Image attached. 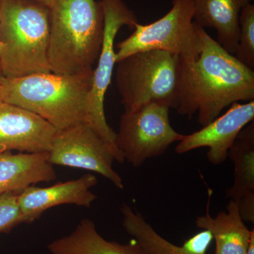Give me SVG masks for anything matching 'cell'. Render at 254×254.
I'll return each instance as SVG.
<instances>
[{
	"label": "cell",
	"instance_id": "9a60e30c",
	"mask_svg": "<svg viewBox=\"0 0 254 254\" xmlns=\"http://www.w3.org/2000/svg\"><path fill=\"white\" fill-rule=\"evenodd\" d=\"M251 0H194L193 22L205 29L214 28L217 42L231 55L236 53L240 16Z\"/></svg>",
	"mask_w": 254,
	"mask_h": 254
},
{
	"label": "cell",
	"instance_id": "3957f363",
	"mask_svg": "<svg viewBox=\"0 0 254 254\" xmlns=\"http://www.w3.org/2000/svg\"><path fill=\"white\" fill-rule=\"evenodd\" d=\"M50 10L52 72L71 75L93 71L104 32L100 1L55 0Z\"/></svg>",
	"mask_w": 254,
	"mask_h": 254
},
{
	"label": "cell",
	"instance_id": "8992f818",
	"mask_svg": "<svg viewBox=\"0 0 254 254\" xmlns=\"http://www.w3.org/2000/svg\"><path fill=\"white\" fill-rule=\"evenodd\" d=\"M168 14L150 24L137 23L133 32L118 45L116 63L148 50H164L179 55L182 63L198 59L201 38L193 21L194 0H173Z\"/></svg>",
	"mask_w": 254,
	"mask_h": 254
},
{
	"label": "cell",
	"instance_id": "ba28073f",
	"mask_svg": "<svg viewBox=\"0 0 254 254\" xmlns=\"http://www.w3.org/2000/svg\"><path fill=\"white\" fill-rule=\"evenodd\" d=\"M100 3L104 14V32L97 60L98 64L93 68L92 86L87 103L86 124L98 132L114 150L121 153L115 143L116 132L113 131L106 120L105 97L117 64L115 38L124 26L133 29L138 22L136 15L123 0H100Z\"/></svg>",
	"mask_w": 254,
	"mask_h": 254
},
{
	"label": "cell",
	"instance_id": "5b68a950",
	"mask_svg": "<svg viewBox=\"0 0 254 254\" xmlns=\"http://www.w3.org/2000/svg\"><path fill=\"white\" fill-rule=\"evenodd\" d=\"M117 87L125 112L150 103L177 109L181 99V58L164 50L139 52L119 62Z\"/></svg>",
	"mask_w": 254,
	"mask_h": 254
},
{
	"label": "cell",
	"instance_id": "7a4b0ae2",
	"mask_svg": "<svg viewBox=\"0 0 254 254\" xmlns=\"http://www.w3.org/2000/svg\"><path fill=\"white\" fill-rule=\"evenodd\" d=\"M93 71L36 73L0 81V100L36 114L58 131L86 123Z\"/></svg>",
	"mask_w": 254,
	"mask_h": 254
},
{
	"label": "cell",
	"instance_id": "d6986e66",
	"mask_svg": "<svg viewBox=\"0 0 254 254\" xmlns=\"http://www.w3.org/2000/svg\"><path fill=\"white\" fill-rule=\"evenodd\" d=\"M234 56L247 67L254 69V5L251 3L241 11L238 44Z\"/></svg>",
	"mask_w": 254,
	"mask_h": 254
},
{
	"label": "cell",
	"instance_id": "7c38bea8",
	"mask_svg": "<svg viewBox=\"0 0 254 254\" xmlns=\"http://www.w3.org/2000/svg\"><path fill=\"white\" fill-rule=\"evenodd\" d=\"M98 184V179L87 174L76 180L59 182L53 186H30L21 190L18 203L26 223L38 220L48 209L60 205L73 204L90 208L97 199L91 190Z\"/></svg>",
	"mask_w": 254,
	"mask_h": 254
},
{
	"label": "cell",
	"instance_id": "5bb4252c",
	"mask_svg": "<svg viewBox=\"0 0 254 254\" xmlns=\"http://www.w3.org/2000/svg\"><path fill=\"white\" fill-rule=\"evenodd\" d=\"M48 153H0V195L56 179Z\"/></svg>",
	"mask_w": 254,
	"mask_h": 254
},
{
	"label": "cell",
	"instance_id": "6da1fadb",
	"mask_svg": "<svg viewBox=\"0 0 254 254\" xmlns=\"http://www.w3.org/2000/svg\"><path fill=\"white\" fill-rule=\"evenodd\" d=\"M197 27L201 52L195 61L182 63L181 99L176 110L188 118L198 113V123L204 127L234 103L254 100V71Z\"/></svg>",
	"mask_w": 254,
	"mask_h": 254
},
{
	"label": "cell",
	"instance_id": "d4e9b609",
	"mask_svg": "<svg viewBox=\"0 0 254 254\" xmlns=\"http://www.w3.org/2000/svg\"><path fill=\"white\" fill-rule=\"evenodd\" d=\"M0 102H1V100H0Z\"/></svg>",
	"mask_w": 254,
	"mask_h": 254
},
{
	"label": "cell",
	"instance_id": "52a82bcc",
	"mask_svg": "<svg viewBox=\"0 0 254 254\" xmlns=\"http://www.w3.org/2000/svg\"><path fill=\"white\" fill-rule=\"evenodd\" d=\"M170 109L166 105L150 103L122 115L115 143L125 160L139 168L183 139L185 135L170 125Z\"/></svg>",
	"mask_w": 254,
	"mask_h": 254
},
{
	"label": "cell",
	"instance_id": "ac0fdd59",
	"mask_svg": "<svg viewBox=\"0 0 254 254\" xmlns=\"http://www.w3.org/2000/svg\"><path fill=\"white\" fill-rule=\"evenodd\" d=\"M228 158L234 165V182L226 195L237 203L246 195L254 193V121L240 132L229 150Z\"/></svg>",
	"mask_w": 254,
	"mask_h": 254
},
{
	"label": "cell",
	"instance_id": "603a6c76",
	"mask_svg": "<svg viewBox=\"0 0 254 254\" xmlns=\"http://www.w3.org/2000/svg\"><path fill=\"white\" fill-rule=\"evenodd\" d=\"M38 2H41L42 4L46 5V6H50V5L54 2L55 0H36Z\"/></svg>",
	"mask_w": 254,
	"mask_h": 254
},
{
	"label": "cell",
	"instance_id": "e0dca14e",
	"mask_svg": "<svg viewBox=\"0 0 254 254\" xmlns=\"http://www.w3.org/2000/svg\"><path fill=\"white\" fill-rule=\"evenodd\" d=\"M197 227L210 232L215 242V254H246L251 237L250 231L241 218L237 203L230 200L227 211L213 218L206 215L195 220Z\"/></svg>",
	"mask_w": 254,
	"mask_h": 254
},
{
	"label": "cell",
	"instance_id": "7402d4cb",
	"mask_svg": "<svg viewBox=\"0 0 254 254\" xmlns=\"http://www.w3.org/2000/svg\"><path fill=\"white\" fill-rule=\"evenodd\" d=\"M246 254H254V230H252V234L249 242L248 247H247V252Z\"/></svg>",
	"mask_w": 254,
	"mask_h": 254
},
{
	"label": "cell",
	"instance_id": "2e32d148",
	"mask_svg": "<svg viewBox=\"0 0 254 254\" xmlns=\"http://www.w3.org/2000/svg\"><path fill=\"white\" fill-rule=\"evenodd\" d=\"M48 249L51 254H145L134 239L125 245L105 240L89 219H83L71 234L53 241Z\"/></svg>",
	"mask_w": 254,
	"mask_h": 254
},
{
	"label": "cell",
	"instance_id": "277c9868",
	"mask_svg": "<svg viewBox=\"0 0 254 254\" xmlns=\"http://www.w3.org/2000/svg\"><path fill=\"white\" fill-rule=\"evenodd\" d=\"M49 6L36 0H0V64L3 77L52 72Z\"/></svg>",
	"mask_w": 254,
	"mask_h": 254
},
{
	"label": "cell",
	"instance_id": "30bf717a",
	"mask_svg": "<svg viewBox=\"0 0 254 254\" xmlns=\"http://www.w3.org/2000/svg\"><path fill=\"white\" fill-rule=\"evenodd\" d=\"M230 107L226 113L199 131L185 135L175 148V152L184 154L208 147V161L214 165L223 163L240 132L254 120V100L245 104L235 103Z\"/></svg>",
	"mask_w": 254,
	"mask_h": 254
},
{
	"label": "cell",
	"instance_id": "ffe728a7",
	"mask_svg": "<svg viewBox=\"0 0 254 254\" xmlns=\"http://www.w3.org/2000/svg\"><path fill=\"white\" fill-rule=\"evenodd\" d=\"M20 192L0 195V233H8L20 224L26 223L18 203Z\"/></svg>",
	"mask_w": 254,
	"mask_h": 254
},
{
	"label": "cell",
	"instance_id": "4fadbf2b",
	"mask_svg": "<svg viewBox=\"0 0 254 254\" xmlns=\"http://www.w3.org/2000/svg\"><path fill=\"white\" fill-rule=\"evenodd\" d=\"M121 212L124 229L138 242L145 254H207L213 240L210 232L203 230L179 247L160 236L143 215L129 205L123 204Z\"/></svg>",
	"mask_w": 254,
	"mask_h": 254
},
{
	"label": "cell",
	"instance_id": "8fae6325",
	"mask_svg": "<svg viewBox=\"0 0 254 254\" xmlns=\"http://www.w3.org/2000/svg\"><path fill=\"white\" fill-rule=\"evenodd\" d=\"M58 130L36 114L0 102V153H48Z\"/></svg>",
	"mask_w": 254,
	"mask_h": 254
},
{
	"label": "cell",
	"instance_id": "44dd1931",
	"mask_svg": "<svg viewBox=\"0 0 254 254\" xmlns=\"http://www.w3.org/2000/svg\"><path fill=\"white\" fill-rule=\"evenodd\" d=\"M239 213L244 222H254V193L244 196L237 203Z\"/></svg>",
	"mask_w": 254,
	"mask_h": 254
},
{
	"label": "cell",
	"instance_id": "9c48e42d",
	"mask_svg": "<svg viewBox=\"0 0 254 254\" xmlns=\"http://www.w3.org/2000/svg\"><path fill=\"white\" fill-rule=\"evenodd\" d=\"M48 160L53 165L99 174L117 188H124L123 179L114 170L113 163H123L125 158L88 124L58 131L48 152Z\"/></svg>",
	"mask_w": 254,
	"mask_h": 254
},
{
	"label": "cell",
	"instance_id": "cb8c5ba5",
	"mask_svg": "<svg viewBox=\"0 0 254 254\" xmlns=\"http://www.w3.org/2000/svg\"><path fill=\"white\" fill-rule=\"evenodd\" d=\"M0 53H1V43H0ZM3 77L2 73H1V64H0V81H1Z\"/></svg>",
	"mask_w": 254,
	"mask_h": 254
}]
</instances>
